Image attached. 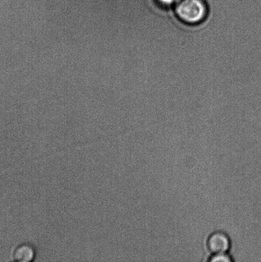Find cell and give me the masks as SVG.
Here are the masks:
<instances>
[{
  "mask_svg": "<svg viewBox=\"0 0 261 262\" xmlns=\"http://www.w3.org/2000/svg\"><path fill=\"white\" fill-rule=\"evenodd\" d=\"M231 246L228 235L226 233L218 232L209 236L207 241V247L211 253L216 254L226 253Z\"/></svg>",
  "mask_w": 261,
  "mask_h": 262,
  "instance_id": "obj_2",
  "label": "cell"
},
{
  "mask_svg": "<svg viewBox=\"0 0 261 262\" xmlns=\"http://www.w3.org/2000/svg\"><path fill=\"white\" fill-rule=\"evenodd\" d=\"M158 1H159L161 4H162L163 5H168L173 4V3L175 1V0H158Z\"/></svg>",
  "mask_w": 261,
  "mask_h": 262,
  "instance_id": "obj_5",
  "label": "cell"
},
{
  "mask_svg": "<svg viewBox=\"0 0 261 262\" xmlns=\"http://www.w3.org/2000/svg\"><path fill=\"white\" fill-rule=\"evenodd\" d=\"M175 10L178 17L188 24L202 21L206 14V7L203 0H178Z\"/></svg>",
  "mask_w": 261,
  "mask_h": 262,
  "instance_id": "obj_1",
  "label": "cell"
},
{
  "mask_svg": "<svg viewBox=\"0 0 261 262\" xmlns=\"http://www.w3.org/2000/svg\"><path fill=\"white\" fill-rule=\"evenodd\" d=\"M36 251L34 246L30 243L19 244L12 251L13 260L17 262H30L35 260Z\"/></svg>",
  "mask_w": 261,
  "mask_h": 262,
  "instance_id": "obj_3",
  "label": "cell"
},
{
  "mask_svg": "<svg viewBox=\"0 0 261 262\" xmlns=\"http://www.w3.org/2000/svg\"><path fill=\"white\" fill-rule=\"evenodd\" d=\"M211 262H231L232 258L226 253L216 254L209 260Z\"/></svg>",
  "mask_w": 261,
  "mask_h": 262,
  "instance_id": "obj_4",
  "label": "cell"
}]
</instances>
